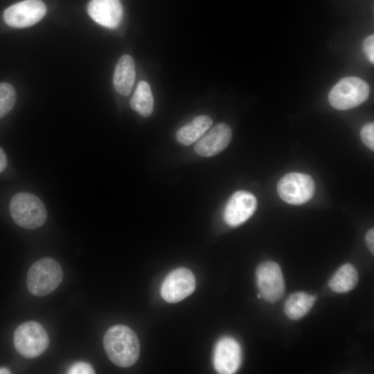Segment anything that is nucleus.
<instances>
[{"mask_svg":"<svg viewBox=\"0 0 374 374\" xmlns=\"http://www.w3.org/2000/svg\"><path fill=\"white\" fill-rule=\"evenodd\" d=\"M360 136L364 144L370 150H374V123L369 122L361 129Z\"/></svg>","mask_w":374,"mask_h":374,"instance_id":"obj_20","label":"nucleus"},{"mask_svg":"<svg viewBox=\"0 0 374 374\" xmlns=\"http://www.w3.org/2000/svg\"><path fill=\"white\" fill-rule=\"evenodd\" d=\"M10 373V371L8 368L6 367H0V374H8Z\"/></svg>","mask_w":374,"mask_h":374,"instance_id":"obj_25","label":"nucleus"},{"mask_svg":"<svg viewBox=\"0 0 374 374\" xmlns=\"http://www.w3.org/2000/svg\"><path fill=\"white\" fill-rule=\"evenodd\" d=\"M7 166V157L4 152V151L2 150V148H0V173L4 170Z\"/></svg>","mask_w":374,"mask_h":374,"instance_id":"obj_24","label":"nucleus"},{"mask_svg":"<svg viewBox=\"0 0 374 374\" xmlns=\"http://www.w3.org/2000/svg\"><path fill=\"white\" fill-rule=\"evenodd\" d=\"M242 350L240 344L233 337H224L216 343L213 352V365L221 374H232L240 368Z\"/></svg>","mask_w":374,"mask_h":374,"instance_id":"obj_10","label":"nucleus"},{"mask_svg":"<svg viewBox=\"0 0 374 374\" xmlns=\"http://www.w3.org/2000/svg\"><path fill=\"white\" fill-rule=\"evenodd\" d=\"M277 191L284 202L299 205L312 199L315 192V184L308 175L290 172L279 180Z\"/></svg>","mask_w":374,"mask_h":374,"instance_id":"obj_6","label":"nucleus"},{"mask_svg":"<svg viewBox=\"0 0 374 374\" xmlns=\"http://www.w3.org/2000/svg\"><path fill=\"white\" fill-rule=\"evenodd\" d=\"M63 271L59 262L50 257L35 262L27 274V287L33 295L44 296L49 294L60 285Z\"/></svg>","mask_w":374,"mask_h":374,"instance_id":"obj_2","label":"nucleus"},{"mask_svg":"<svg viewBox=\"0 0 374 374\" xmlns=\"http://www.w3.org/2000/svg\"><path fill=\"white\" fill-rule=\"evenodd\" d=\"M358 282V274L350 263L341 265L328 282L330 290L337 293H346L353 290Z\"/></svg>","mask_w":374,"mask_h":374,"instance_id":"obj_17","label":"nucleus"},{"mask_svg":"<svg viewBox=\"0 0 374 374\" xmlns=\"http://www.w3.org/2000/svg\"><path fill=\"white\" fill-rule=\"evenodd\" d=\"M363 50L368 60L374 63V35H371L366 37L363 42Z\"/></svg>","mask_w":374,"mask_h":374,"instance_id":"obj_22","label":"nucleus"},{"mask_svg":"<svg viewBox=\"0 0 374 374\" xmlns=\"http://www.w3.org/2000/svg\"><path fill=\"white\" fill-rule=\"evenodd\" d=\"M257 199L250 192L240 190L233 193L224 210V220L231 226L246 222L255 213Z\"/></svg>","mask_w":374,"mask_h":374,"instance_id":"obj_11","label":"nucleus"},{"mask_svg":"<svg viewBox=\"0 0 374 374\" xmlns=\"http://www.w3.org/2000/svg\"><path fill=\"white\" fill-rule=\"evenodd\" d=\"M13 342L15 349L21 356L33 359L47 349L49 338L47 332L39 323L29 321L16 328Z\"/></svg>","mask_w":374,"mask_h":374,"instance_id":"obj_5","label":"nucleus"},{"mask_svg":"<svg viewBox=\"0 0 374 374\" xmlns=\"http://www.w3.org/2000/svg\"><path fill=\"white\" fill-rule=\"evenodd\" d=\"M66 373L69 374H93L95 371L92 366L85 362H76L73 363L67 370Z\"/></svg>","mask_w":374,"mask_h":374,"instance_id":"obj_21","label":"nucleus"},{"mask_svg":"<svg viewBox=\"0 0 374 374\" xmlns=\"http://www.w3.org/2000/svg\"><path fill=\"white\" fill-rule=\"evenodd\" d=\"M196 287L193 273L186 267L172 271L164 279L161 287V295L168 303L179 302L190 295Z\"/></svg>","mask_w":374,"mask_h":374,"instance_id":"obj_8","label":"nucleus"},{"mask_svg":"<svg viewBox=\"0 0 374 374\" xmlns=\"http://www.w3.org/2000/svg\"><path fill=\"white\" fill-rule=\"evenodd\" d=\"M366 245L370 251L374 253V229L373 228L369 229L365 236Z\"/></svg>","mask_w":374,"mask_h":374,"instance_id":"obj_23","label":"nucleus"},{"mask_svg":"<svg viewBox=\"0 0 374 374\" xmlns=\"http://www.w3.org/2000/svg\"><path fill=\"white\" fill-rule=\"evenodd\" d=\"M257 285L262 297L274 303L283 296L285 292L283 276L280 266L275 262L266 261L256 271Z\"/></svg>","mask_w":374,"mask_h":374,"instance_id":"obj_9","label":"nucleus"},{"mask_svg":"<svg viewBox=\"0 0 374 374\" xmlns=\"http://www.w3.org/2000/svg\"><path fill=\"white\" fill-rule=\"evenodd\" d=\"M370 87L364 80L348 76L341 79L330 91L328 101L339 110L355 108L365 102L370 95Z\"/></svg>","mask_w":374,"mask_h":374,"instance_id":"obj_4","label":"nucleus"},{"mask_svg":"<svg viewBox=\"0 0 374 374\" xmlns=\"http://www.w3.org/2000/svg\"><path fill=\"white\" fill-rule=\"evenodd\" d=\"M316 299L315 296L303 292L291 294L284 305L286 316L292 320L300 319L310 311Z\"/></svg>","mask_w":374,"mask_h":374,"instance_id":"obj_16","label":"nucleus"},{"mask_svg":"<svg viewBox=\"0 0 374 374\" xmlns=\"http://www.w3.org/2000/svg\"><path fill=\"white\" fill-rule=\"evenodd\" d=\"M10 213L14 222L26 229H35L46 220L47 212L43 202L36 195L21 192L15 194L10 202Z\"/></svg>","mask_w":374,"mask_h":374,"instance_id":"obj_3","label":"nucleus"},{"mask_svg":"<svg viewBox=\"0 0 374 374\" xmlns=\"http://www.w3.org/2000/svg\"><path fill=\"white\" fill-rule=\"evenodd\" d=\"M16 97V91L12 84L7 82L0 83V118L12 109Z\"/></svg>","mask_w":374,"mask_h":374,"instance_id":"obj_19","label":"nucleus"},{"mask_svg":"<svg viewBox=\"0 0 374 374\" xmlns=\"http://www.w3.org/2000/svg\"><path fill=\"white\" fill-rule=\"evenodd\" d=\"M213 124L212 118L206 115H200L194 118L176 133L178 142L184 145H189L198 141Z\"/></svg>","mask_w":374,"mask_h":374,"instance_id":"obj_15","label":"nucleus"},{"mask_svg":"<svg viewBox=\"0 0 374 374\" xmlns=\"http://www.w3.org/2000/svg\"><path fill=\"white\" fill-rule=\"evenodd\" d=\"M257 297H258V299H260V298H262V296H261L260 294H258L257 295Z\"/></svg>","mask_w":374,"mask_h":374,"instance_id":"obj_26","label":"nucleus"},{"mask_svg":"<svg viewBox=\"0 0 374 374\" xmlns=\"http://www.w3.org/2000/svg\"><path fill=\"white\" fill-rule=\"evenodd\" d=\"M135 80V65L129 55H123L115 67L113 83L116 91L121 95L128 96Z\"/></svg>","mask_w":374,"mask_h":374,"instance_id":"obj_14","label":"nucleus"},{"mask_svg":"<svg viewBox=\"0 0 374 374\" xmlns=\"http://www.w3.org/2000/svg\"><path fill=\"white\" fill-rule=\"evenodd\" d=\"M130 107L141 116L147 117L153 111V96L150 84L145 81H140L130 100Z\"/></svg>","mask_w":374,"mask_h":374,"instance_id":"obj_18","label":"nucleus"},{"mask_svg":"<svg viewBox=\"0 0 374 374\" xmlns=\"http://www.w3.org/2000/svg\"><path fill=\"white\" fill-rule=\"evenodd\" d=\"M87 12L98 24L114 28L121 21L123 6L120 0H91L87 6Z\"/></svg>","mask_w":374,"mask_h":374,"instance_id":"obj_13","label":"nucleus"},{"mask_svg":"<svg viewBox=\"0 0 374 374\" xmlns=\"http://www.w3.org/2000/svg\"><path fill=\"white\" fill-rule=\"evenodd\" d=\"M46 12V7L41 0H24L16 3L3 12V19L12 28H26L39 21Z\"/></svg>","mask_w":374,"mask_h":374,"instance_id":"obj_7","label":"nucleus"},{"mask_svg":"<svg viewBox=\"0 0 374 374\" xmlns=\"http://www.w3.org/2000/svg\"><path fill=\"white\" fill-rule=\"evenodd\" d=\"M103 346L109 359L120 367L132 366L139 357V339L130 328L124 325H116L107 330Z\"/></svg>","mask_w":374,"mask_h":374,"instance_id":"obj_1","label":"nucleus"},{"mask_svg":"<svg viewBox=\"0 0 374 374\" xmlns=\"http://www.w3.org/2000/svg\"><path fill=\"white\" fill-rule=\"evenodd\" d=\"M231 137V127L226 123H218L197 141L195 151L202 157L215 156L228 146Z\"/></svg>","mask_w":374,"mask_h":374,"instance_id":"obj_12","label":"nucleus"}]
</instances>
